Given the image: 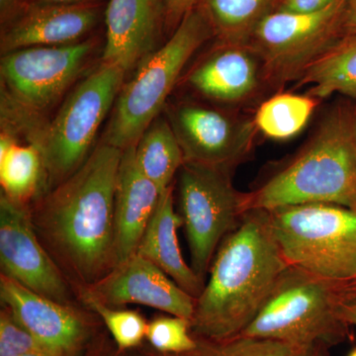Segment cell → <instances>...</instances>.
<instances>
[{"label": "cell", "instance_id": "6da1fadb", "mask_svg": "<svg viewBox=\"0 0 356 356\" xmlns=\"http://www.w3.org/2000/svg\"><path fill=\"white\" fill-rule=\"evenodd\" d=\"M123 151L102 143L29 208L35 231L69 281L86 287L114 268V202Z\"/></svg>", "mask_w": 356, "mask_h": 356}, {"label": "cell", "instance_id": "7a4b0ae2", "mask_svg": "<svg viewBox=\"0 0 356 356\" xmlns=\"http://www.w3.org/2000/svg\"><path fill=\"white\" fill-rule=\"evenodd\" d=\"M288 266L268 212L247 211L218 248L209 280L195 299L192 334L212 341L240 336Z\"/></svg>", "mask_w": 356, "mask_h": 356}, {"label": "cell", "instance_id": "3957f363", "mask_svg": "<svg viewBox=\"0 0 356 356\" xmlns=\"http://www.w3.org/2000/svg\"><path fill=\"white\" fill-rule=\"evenodd\" d=\"M243 198L245 211L309 203L356 210V140L341 122H327L296 159Z\"/></svg>", "mask_w": 356, "mask_h": 356}, {"label": "cell", "instance_id": "277c9868", "mask_svg": "<svg viewBox=\"0 0 356 356\" xmlns=\"http://www.w3.org/2000/svg\"><path fill=\"white\" fill-rule=\"evenodd\" d=\"M346 287L289 266L240 336L273 339L297 348L343 343L350 325L339 315V302Z\"/></svg>", "mask_w": 356, "mask_h": 356}, {"label": "cell", "instance_id": "5b68a950", "mask_svg": "<svg viewBox=\"0 0 356 356\" xmlns=\"http://www.w3.org/2000/svg\"><path fill=\"white\" fill-rule=\"evenodd\" d=\"M211 31L203 10L194 8L185 14L170 39L147 55L122 88L103 143L122 151L137 144L159 117L185 65Z\"/></svg>", "mask_w": 356, "mask_h": 356}, {"label": "cell", "instance_id": "8992f818", "mask_svg": "<svg viewBox=\"0 0 356 356\" xmlns=\"http://www.w3.org/2000/svg\"><path fill=\"white\" fill-rule=\"evenodd\" d=\"M267 212L289 266L343 286L356 284V210L309 203Z\"/></svg>", "mask_w": 356, "mask_h": 356}, {"label": "cell", "instance_id": "52a82bcc", "mask_svg": "<svg viewBox=\"0 0 356 356\" xmlns=\"http://www.w3.org/2000/svg\"><path fill=\"white\" fill-rule=\"evenodd\" d=\"M125 74L118 65L102 63L70 93L53 121L30 134L27 139L43 159L48 187L64 181L88 159Z\"/></svg>", "mask_w": 356, "mask_h": 356}, {"label": "cell", "instance_id": "ba28073f", "mask_svg": "<svg viewBox=\"0 0 356 356\" xmlns=\"http://www.w3.org/2000/svg\"><path fill=\"white\" fill-rule=\"evenodd\" d=\"M243 196L234 188L228 170L187 161L180 168L179 215L191 266L203 280L222 241L247 212Z\"/></svg>", "mask_w": 356, "mask_h": 356}, {"label": "cell", "instance_id": "9c48e42d", "mask_svg": "<svg viewBox=\"0 0 356 356\" xmlns=\"http://www.w3.org/2000/svg\"><path fill=\"white\" fill-rule=\"evenodd\" d=\"M95 46L92 40H83L3 54L0 74L4 92L28 111L35 114L44 111L74 83Z\"/></svg>", "mask_w": 356, "mask_h": 356}, {"label": "cell", "instance_id": "30bf717a", "mask_svg": "<svg viewBox=\"0 0 356 356\" xmlns=\"http://www.w3.org/2000/svg\"><path fill=\"white\" fill-rule=\"evenodd\" d=\"M346 0L314 13L277 10L268 13L252 35L254 51L270 74L287 79L304 69L329 49L332 33L341 24Z\"/></svg>", "mask_w": 356, "mask_h": 356}, {"label": "cell", "instance_id": "8fae6325", "mask_svg": "<svg viewBox=\"0 0 356 356\" xmlns=\"http://www.w3.org/2000/svg\"><path fill=\"white\" fill-rule=\"evenodd\" d=\"M1 274L47 298L76 305L69 280L40 240L29 207L1 194L0 198Z\"/></svg>", "mask_w": 356, "mask_h": 356}, {"label": "cell", "instance_id": "7c38bea8", "mask_svg": "<svg viewBox=\"0 0 356 356\" xmlns=\"http://www.w3.org/2000/svg\"><path fill=\"white\" fill-rule=\"evenodd\" d=\"M0 299L33 336L58 356H81L97 336L98 322L76 305L37 294L1 274Z\"/></svg>", "mask_w": 356, "mask_h": 356}, {"label": "cell", "instance_id": "4fadbf2b", "mask_svg": "<svg viewBox=\"0 0 356 356\" xmlns=\"http://www.w3.org/2000/svg\"><path fill=\"white\" fill-rule=\"evenodd\" d=\"M76 289L107 306L138 304L189 321L195 307L193 296L154 262L139 254L117 264L97 282Z\"/></svg>", "mask_w": 356, "mask_h": 356}, {"label": "cell", "instance_id": "5bb4252c", "mask_svg": "<svg viewBox=\"0 0 356 356\" xmlns=\"http://www.w3.org/2000/svg\"><path fill=\"white\" fill-rule=\"evenodd\" d=\"M170 123L187 163L228 170L243 158L250 143L245 128L206 107L180 106L172 114Z\"/></svg>", "mask_w": 356, "mask_h": 356}, {"label": "cell", "instance_id": "9a60e30c", "mask_svg": "<svg viewBox=\"0 0 356 356\" xmlns=\"http://www.w3.org/2000/svg\"><path fill=\"white\" fill-rule=\"evenodd\" d=\"M97 20L95 2L30 4L16 19L2 27L1 54L30 47L77 43L95 28Z\"/></svg>", "mask_w": 356, "mask_h": 356}, {"label": "cell", "instance_id": "2e32d148", "mask_svg": "<svg viewBox=\"0 0 356 356\" xmlns=\"http://www.w3.org/2000/svg\"><path fill=\"white\" fill-rule=\"evenodd\" d=\"M161 194L140 172L136 161V145L124 149L115 192V266L137 252Z\"/></svg>", "mask_w": 356, "mask_h": 356}, {"label": "cell", "instance_id": "e0dca14e", "mask_svg": "<svg viewBox=\"0 0 356 356\" xmlns=\"http://www.w3.org/2000/svg\"><path fill=\"white\" fill-rule=\"evenodd\" d=\"M163 9L161 0H109L102 63L126 72L138 67L154 51Z\"/></svg>", "mask_w": 356, "mask_h": 356}, {"label": "cell", "instance_id": "ac0fdd59", "mask_svg": "<svg viewBox=\"0 0 356 356\" xmlns=\"http://www.w3.org/2000/svg\"><path fill=\"white\" fill-rule=\"evenodd\" d=\"M182 219L175 211L173 185L161 194L158 206L140 240L137 252L165 271L184 291L197 298L205 280L186 264L178 242Z\"/></svg>", "mask_w": 356, "mask_h": 356}, {"label": "cell", "instance_id": "d6986e66", "mask_svg": "<svg viewBox=\"0 0 356 356\" xmlns=\"http://www.w3.org/2000/svg\"><path fill=\"white\" fill-rule=\"evenodd\" d=\"M259 72L254 53L233 44L206 58L192 72L189 83L211 99L235 102L254 92Z\"/></svg>", "mask_w": 356, "mask_h": 356}, {"label": "cell", "instance_id": "ffe728a7", "mask_svg": "<svg viewBox=\"0 0 356 356\" xmlns=\"http://www.w3.org/2000/svg\"><path fill=\"white\" fill-rule=\"evenodd\" d=\"M0 184L3 195L27 207L48 186L38 147L30 143L20 145L15 136L4 131L0 137Z\"/></svg>", "mask_w": 356, "mask_h": 356}, {"label": "cell", "instance_id": "44dd1931", "mask_svg": "<svg viewBox=\"0 0 356 356\" xmlns=\"http://www.w3.org/2000/svg\"><path fill=\"white\" fill-rule=\"evenodd\" d=\"M136 161L161 193L172 186L185 159L170 121L158 117L145 131L136 144Z\"/></svg>", "mask_w": 356, "mask_h": 356}, {"label": "cell", "instance_id": "7402d4cb", "mask_svg": "<svg viewBox=\"0 0 356 356\" xmlns=\"http://www.w3.org/2000/svg\"><path fill=\"white\" fill-rule=\"evenodd\" d=\"M311 86L314 97L334 93L356 96V36L330 47L301 72V83Z\"/></svg>", "mask_w": 356, "mask_h": 356}, {"label": "cell", "instance_id": "603a6c76", "mask_svg": "<svg viewBox=\"0 0 356 356\" xmlns=\"http://www.w3.org/2000/svg\"><path fill=\"white\" fill-rule=\"evenodd\" d=\"M315 107L316 102L310 96L275 95L259 107L255 124L271 139H290L305 128Z\"/></svg>", "mask_w": 356, "mask_h": 356}, {"label": "cell", "instance_id": "cb8c5ba5", "mask_svg": "<svg viewBox=\"0 0 356 356\" xmlns=\"http://www.w3.org/2000/svg\"><path fill=\"white\" fill-rule=\"evenodd\" d=\"M273 0H204V13L212 30L236 44L266 15Z\"/></svg>", "mask_w": 356, "mask_h": 356}, {"label": "cell", "instance_id": "d4e9b609", "mask_svg": "<svg viewBox=\"0 0 356 356\" xmlns=\"http://www.w3.org/2000/svg\"><path fill=\"white\" fill-rule=\"evenodd\" d=\"M77 294L83 305L100 318L119 350L131 351L143 346L149 322L140 312L105 305L83 291Z\"/></svg>", "mask_w": 356, "mask_h": 356}, {"label": "cell", "instance_id": "484cf974", "mask_svg": "<svg viewBox=\"0 0 356 356\" xmlns=\"http://www.w3.org/2000/svg\"><path fill=\"white\" fill-rule=\"evenodd\" d=\"M196 339L197 346L194 350L177 356H297L302 350L259 337L238 336L221 341Z\"/></svg>", "mask_w": 356, "mask_h": 356}, {"label": "cell", "instance_id": "4316f807", "mask_svg": "<svg viewBox=\"0 0 356 356\" xmlns=\"http://www.w3.org/2000/svg\"><path fill=\"white\" fill-rule=\"evenodd\" d=\"M146 339L152 348L165 355L188 353L197 346L191 321L177 316H159L147 324Z\"/></svg>", "mask_w": 356, "mask_h": 356}, {"label": "cell", "instance_id": "83f0119b", "mask_svg": "<svg viewBox=\"0 0 356 356\" xmlns=\"http://www.w3.org/2000/svg\"><path fill=\"white\" fill-rule=\"evenodd\" d=\"M40 351L51 353L21 324L10 309L2 306L0 311V356H18Z\"/></svg>", "mask_w": 356, "mask_h": 356}, {"label": "cell", "instance_id": "f1b7e54d", "mask_svg": "<svg viewBox=\"0 0 356 356\" xmlns=\"http://www.w3.org/2000/svg\"><path fill=\"white\" fill-rule=\"evenodd\" d=\"M81 356H128V351L119 350L110 334L99 332Z\"/></svg>", "mask_w": 356, "mask_h": 356}, {"label": "cell", "instance_id": "f546056e", "mask_svg": "<svg viewBox=\"0 0 356 356\" xmlns=\"http://www.w3.org/2000/svg\"><path fill=\"white\" fill-rule=\"evenodd\" d=\"M337 0H283L278 10L294 13H314L324 10Z\"/></svg>", "mask_w": 356, "mask_h": 356}, {"label": "cell", "instance_id": "4dcf8cb0", "mask_svg": "<svg viewBox=\"0 0 356 356\" xmlns=\"http://www.w3.org/2000/svg\"><path fill=\"white\" fill-rule=\"evenodd\" d=\"M339 315L350 325L356 327V287L346 286L341 293L339 302Z\"/></svg>", "mask_w": 356, "mask_h": 356}, {"label": "cell", "instance_id": "1f68e13d", "mask_svg": "<svg viewBox=\"0 0 356 356\" xmlns=\"http://www.w3.org/2000/svg\"><path fill=\"white\" fill-rule=\"evenodd\" d=\"M30 4V0H0V19L2 27L16 19Z\"/></svg>", "mask_w": 356, "mask_h": 356}, {"label": "cell", "instance_id": "d6a6232c", "mask_svg": "<svg viewBox=\"0 0 356 356\" xmlns=\"http://www.w3.org/2000/svg\"><path fill=\"white\" fill-rule=\"evenodd\" d=\"M163 9L173 17H184L185 14L194 9L199 0H161Z\"/></svg>", "mask_w": 356, "mask_h": 356}, {"label": "cell", "instance_id": "836d02e7", "mask_svg": "<svg viewBox=\"0 0 356 356\" xmlns=\"http://www.w3.org/2000/svg\"><path fill=\"white\" fill-rule=\"evenodd\" d=\"M341 25L356 34V0H346Z\"/></svg>", "mask_w": 356, "mask_h": 356}, {"label": "cell", "instance_id": "e575fe53", "mask_svg": "<svg viewBox=\"0 0 356 356\" xmlns=\"http://www.w3.org/2000/svg\"><path fill=\"white\" fill-rule=\"evenodd\" d=\"M327 348L323 346H311V348H302L297 356H327Z\"/></svg>", "mask_w": 356, "mask_h": 356}, {"label": "cell", "instance_id": "d590c367", "mask_svg": "<svg viewBox=\"0 0 356 356\" xmlns=\"http://www.w3.org/2000/svg\"><path fill=\"white\" fill-rule=\"evenodd\" d=\"M31 4H81L90 3L95 0H30Z\"/></svg>", "mask_w": 356, "mask_h": 356}, {"label": "cell", "instance_id": "8d00e7d4", "mask_svg": "<svg viewBox=\"0 0 356 356\" xmlns=\"http://www.w3.org/2000/svg\"><path fill=\"white\" fill-rule=\"evenodd\" d=\"M136 348V350L128 351V356H177V355H165V353H158L154 348Z\"/></svg>", "mask_w": 356, "mask_h": 356}, {"label": "cell", "instance_id": "74e56055", "mask_svg": "<svg viewBox=\"0 0 356 356\" xmlns=\"http://www.w3.org/2000/svg\"><path fill=\"white\" fill-rule=\"evenodd\" d=\"M18 356H58V355H54V353H48V351H40V353H27V355H18Z\"/></svg>", "mask_w": 356, "mask_h": 356}, {"label": "cell", "instance_id": "f35d334b", "mask_svg": "<svg viewBox=\"0 0 356 356\" xmlns=\"http://www.w3.org/2000/svg\"><path fill=\"white\" fill-rule=\"evenodd\" d=\"M348 356H356V348H353V350L350 351V355Z\"/></svg>", "mask_w": 356, "mask_h": 356}, {"label": "cell", "instance_id": "ab89813d", "mask_svg": "<svg viewBox=\"0 0 356 356\" xmlns=\"http://www.w3.org/2000/svg\"><path fill=\"white\" fill-rule=\"evenodd\" d=\"M355 286L356 287V284H355Z\"/></svg>", "mask_w": 356, "mask_h": 356}]
</instances>
